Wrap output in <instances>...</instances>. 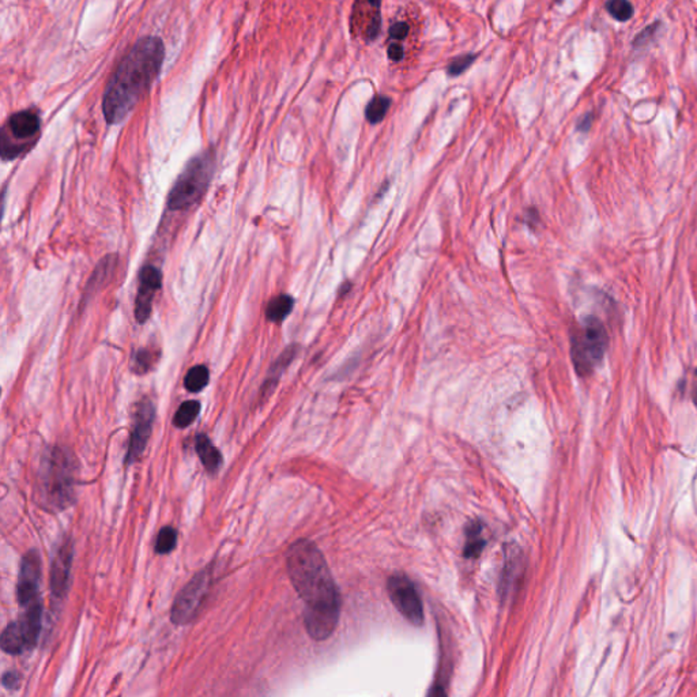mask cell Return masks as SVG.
Wrapping results in <instances>:
<instances>
[{"instance_id":"obj_1","label":"cell","mask_w":697,"mask_h":697,"mask_svg":"<svg viewBox=\"0 0 697 697\" xmlns=\"http://www.w3.org/2000/svg\"><path fill=\"white\" fill-rule=\"evenodd\" d=\"M289 578L305 604L304 624L314 640L329 639L340 621L341 594L324 556L308 541L294 542L286 556Z\"/></svg>"},{"instance_id":"obj_2","label":"cell","mask_w":697,"mask_h":697,"mask_svg":"<svg viewBox=\"0 0 697 697\" xmlns=\"http://www.w3.org/2000/svg\"><path fill=\"white\" fill-rule=\"evenodd\" d=\"M165 59L160 37L138 40L123 58L102 97V112L109 124L123 121L158 78Z\"/></svg>"},{"instance_id":"obj_3","label":"cell","mask_w":697,"mask_h":697,"mask_svg":"<svg viewBox=\"0 0 697 697\" xmlns=\"http://www.w3.org/2000/svg\"><path fill=\"white\" fill-rule=\"evenodd\" d=\"M608 344L609 337L602 322L595 316H587L571 338V357L580 376L590 375L602 361Z\"/></svg>"},{"instance_id":"obj_4","label":"cell","mask_w":697,"mask_h":697,"mask_svg":"<svg viewBox=\"0 0 697 697\" xmlns=\"http://www.w3.org/2000/svg\"><path fill=\"white\" fill-rule=\"evenodd\" d=\"M214 169V157L211 153H203L193 157L182 174L178 176L168 198V207L174 211L187 210L195 204L206 192Z\"/></svg>"},{"instance_id":"obj_5","label":"cell","mask_w":697,"mask_h":697,"mask_svg":"<svg viewBox=\"0 0 697 697\" xmlns=\"http://www.w3.org/2000/svg\"><path fill=\"white\" fill-rule=\"evenodd\" d=\"M43 497L52 508H66L74 497L73 470L66 453L55 448L44 460Z\"/></svg>"},{"instance_id":"obj_6","label":"cell","mask_w":697,"mask_h":697,"mask_svg":"<svg viewBox=\"0 0 697 697\" xmlns=\"http://www.w3.org/2000/svg\"><path fill=\"white\" fill-rule=\"evenodd\" d=\"M211 584L210 571L204 569L193 576V579L180 591L174 600L172 621L177 625L191 622L200 609Z\"/></svg>"},{"instance_id":"obj_7","label":"cell","mask_w":697,"mask_h":697,"mask_svg":"<svg viewBox=\"0 0 697 697\" xmlns=\"http://www.w3.org/2000/svg\"><path fill=\"white\" fill-rule=\"evenodd\" d=\"M387 593L397 610L414 626H420L424 622V608L421 598L417 593L413 582L402 575L397 574L390 576L387 582Z\"/></svg>"},{"instance_id":"obj_8","label":"cell","mask_w":697,"mask_h":697,"mask_svg":"<svg viewBox=\"0 0 697 697\" xmlns=\"http://www.w3.org/2000/svg\"><path fill=\"white\" fill-rule=\"evenodd\" d=\"M381 0H355L351 12V33L366 43L377 38L381 26Z\"/></svg>"},{"instance_id":"obj_9","label":"cell","mask_w":697,"mask_h":697,"mask_svg":"<svg viewBox=\"0 0 697 697\" xmlns=\"http://www.w3.org/2000/svg\"><path fill=\"white\" fill-rule=\"evenodd\" d=\"M154 423V406L150 401H142L137 409L134 417V427L130 438L128 452H127V463L137 462L141 455L145 452L147 441L152 435Z\"/></svg>"},{"instance_id":"obj_10","label":"cell","mask_w":697,"mask_h":697,"mask_svg":"<svg viewBox=\"0 0 697 697\" xmlns=\"http://www.w3.org/2000/svg\"><path fill=\"white\" fill-rule=\"evenodd\" d=\"M41 576V563L37 552L26 553L21 563L16 598L21 606H26L38 600V583Z\"/></svg>"},{"instance_id":"obj_11","label":"cell","mask_w":697,"mask_h":697,"mask_svg":"<svg viewBox=\"0 0 697 697\" xmlns=\"http://www.w3.org/2000/svg\"><path fill=\"white\" fill-rule=\"evenodd\" d=\"M163 285L161 271L153 265H146L141 272V285L135 301V318L139 323H145L150 314L154 294Z\"/></svg>"},{"instance_id":"obj_12","label":"cell","mask_w":697,"mask_h":697,"mask_svg":"<svg viewBox=\"0 0 697 697\" xmlns=\"http://www.w3.org/2000/svg\"><path fill=\"white\" fill-rule=\"evenodd\" d=\"M40 117L34 110H21L10 116L3 130V138L22 141L32 139L40 131Z\"/></svg>"},{"instance_id":"obj_13","label":"cell","mask_w":697,"mask_h":697,"mask_svg":"<svg viewBox=\"0 0 697 697\" xmlns=\"http://www.w3.org/2000/svg\"><path fill=\"white\" fill-rule=\"evenodd\" d=\"M73 563V546L70 542H64L58 550L51 571V590L58 598L64 597L69 587L70 569Z\"/></svg>"},{"instance_id":"obj_14","label":"cell","mask_w":697,"mask_h":697,"mask_svg":"<svg viewBox=\"0 0 697 697\" xmlns=\"http://www.w3.org/2000/svg\"><path fill=\"white\" fill-rule=\"evenodd\" d=\"M23 614L19 618V624L22 626V630L26 636V641L29 648L34 647L37 643V639L41 632V619H43V605L40 598L34 602L22 606Z\"/></svg>"},{"instance_id":"obj_15","label":"cell","mask_w":697,"mask_h":697,"mask_svg":"<svg viewBox=\"0 0 697 697\" xmlns=\"http://www.w3.org/2000/svg\"><path fill=\"white\" fill-rule=\"evenodd\" d=\"M195 449L202 464L210 474H214L220 470L222 464V455L207 436L199 435L196 437Z\"/></svg>"},{"instance_id":"obj_16","label":"cell","mask_w":697,"mask_h":697,"mask_svg":"<svg viewBox=\"0 0 697 697\" xmlns=\"http://www.w3.org/2000/svg\"><path fill=\"white\" fill-rule=\"evenodd\" d=\"M27 648L29 646L26 641V636L22 630L19 621L10 622L1 633V650L7 654L18 655Z\"/></svg>"},{"instance_id":"obj_17","label":"cell","mask_w":697,"mask_h":697,"mask_svg":"<svg viewBox=\"0 0 697 697\" xmlns=\"http://www.w3.org/2000/svg\"><path fill=\"white\" fill-rule=\"evenodd\" d=\"M484 525L480 522H471L466 527V545L463 554L467 558L478 557L485 547Z\"/></svg>"},{"instance_id":"obj_18","label":"cell","mask_w":697,"mask_h":697,"mask_svg":"<svg viewBox=\"0 0 697 697\" xmlns=\"http://www.w3.org/2000/svg\"><path fill=\"white\" fill-rule=\"evenodd\" d=\"M293 305H294V300L290 296L281 294L278 297H274L268 303L267 309H265V316L270 322L281 323L282 320H285L289 316V314L293 309Z\"/></svg>"},{"instance_id":"obj_19","label":"cell","mask_w":697,"mask_h":697,"mask_svg":"<svg viewBox=\"0 0 697 697\" xmlns=\"http://www.w3.org/2000/svg\"><path fill=\"white\" fill-rule=\"evenodd\" d=\"M390 105H391V98L387 97V95H375L370 102L368 104L366 109H365V117L369 123L372 124H376V123H380L388 109H390Z\"/></svg>"},{"instance_id":"obj_20","label":"cell","mask_w":697,"mask_h":697,"mask_svg":"<svg viewBox=\"0 0 697 697\" xmlns=\"http://www.w3.org/2000/svg\"><path fill=\"white\" fill-rule=\"evenodd\" d=\"M209 379L210 373L207 366L198 365L188 370L184 379V386L189 392H199L209 384Z\"/></svg>"},{"instance_id":"obj_21","label":"cell","mask_w":697,"mask_h":697,"mask_svg":"<svg viewBox=\"0 0 697 697\" xmlns=\"http://www.w3.org/2000/svg\"><path fill=\"white\" fill-rule=\"evenodd\" d=\"M199 412H200V403L198 401L184 402L174 414V427L180 428V429L189 427L196 420Z\"/></svg>"},{"instance_id":"obj_22","label":"cell","mask_w":697,"mask_h":697,"mask_svg":"<svg viewBox=\"0 0 697 697\" xmlns=\"http://www.w3.org/2000/svg\"><path fill=\"white\" fill-rule=\"evenodd\" d=\"M606 10L618 22H626L633 15V5L629 0H608Z\"/></svg>"},{"instance_id":"obj_23","label":"cell","mask_w":697,"mask_h":697,"mask_svg":"<svg viewBox=\"0 0 697 697\" xmlns=\"http://www.w3.org/2000/svg\"><path fill=\"white\" fill-rule=\"evenodd\" d=\"M156 362V354L152 350L142 348L134 354V358L131 361V369L135 373L143 375L149 372Z\"/></svg>"},{"instance_id":"obj_24","label":"cell","mask_w":697,"mask_h":697,"mask_svg":"<svg viewBox=\"0 0 697 697\" xmlns=\"http://www.w3.org/2000/svg\"><path fill=\"white\" fill-rule=\"evenodd\" d=\"M176 543H177V532L174 527L167 525L158 532L156 541V552L160 554H168L176 547Z\"/></svg>"},{"instance_id":"obj_25","label":"cell","mask_w":697,"mask_h":697,"mask_svg":"<svg viewBox=\"0 0 697 697\" xmlns=\"http://www.w3.org/2000/svg\"><path fill=\"white\" fill-rule=\"evenodd\" d=\"M474 60H475V55H463V56L453 59L448 66V70H447L448 75L458 77V75L463 74L471 66V63Z\"/></svg>"},{"instance_id":"obj_26","label":"cell","mask_w":697,"mask_h":697,"mask_svg":"<svg viewBox=\"0 0 697 697\" xmlns=\"http://www.w3.org/2000/svg\"><path fill=\"white\" fill-rule=\"evenodd\" d=\"M661 27V23L659 22H655L652 25H648L644 30H641L633 40V47L635 48H643L646 47L647 44H650V41L654 38V36L657 34L658 29Z\"/></svg>"},{"instance_id":"obj_27","label":"cell","mask_w":697,"mask_h":697,"mask_svg":"<svg viewBox=\"0 0 697 697\" xmlns=\"http://www.w3.org/2000/svg\"><path fill=\"white\" fill-rule=\"evenodd\" d=\"M407 33H409V25L406 22H395L390 27V37L397 40V41H401V40L406 38Z\"/></svg>"},{"instance_id":"obj_28","label":"cell","mask_w":697,"mask_h":697,"mask_svg":"<svg viewBox=\"0 0 697 697\" xmlns=\"http://www.w3.org/2000/svg\"><path fill=\"white\" fill-rule=\"evenodd\" d=\"M21 678L18 673H5L3 676V685L8 689H16L19 687Z\"/></svg>"},{"instance_id":"obj_29","label":"cell","mask_w":697,"mask_h":697,"mask_svg":"<svg viewBox=\"0 0 697 697\" xmlns=\"http://www.w3.org/2000/svg\"><path fill=\"white\" fill-rule=\"evenodd\" d=\"M388 58L394 62H401L403 59V47L398 43L391 44L388 47Z\"/></svg>"},{"instance_id":"obj_30","label":"cell","mask_w":697,"mask_h":697,"mask_svg":"<svg viewBox=\"0 0 697 697\" xmlns=\"http://www.w3.org/2000/svg\"><path fill=\"white\" fill-rule=\"evenodd\" d=\"M591 124H593V115L587 113L586 116H583L580 119V121L578 124V130L582 132H587L591 128Z\"/></svg>"},{"instance_id":"obj_31","label":"cell","mask_w":697,"mask_h":697,"mask_svg":"<svg viewBox=\"0 0 697 697\" xmlns=\"http://www.w3.org/2000/svg\"><path fill=\"white\" fill-rule=\"evenodd\" d=\"M694 399H695V403H696L697 405V391L696 392H695V397H694Z\"/></svg>"},{"instance_id":"obj_32","label":"cell","mask_w":697,"mask_h":697,"mask_svg":"<svg viewBox=\"0 0 697 697\" xmlns=\"http://www.w3.org/2000/svg\"><path fill=\"white\" fill-rule=\"evenodd\" d=\"M558 1H560V0H558Z\"/></svg>"},{"instance_id":"obj_33","label":"cell","mask_w":697,"mask_h":697,"mask_svg":"<svg viewBox=\"0 0 697 697\" xmlns=\"http://www.w3.org/2000/svg\"><path fill=\"white\" fill-rule=\"evenodd\" d=\"M696 375H697V372H696Z\"/></svg>"}]
</instances>
